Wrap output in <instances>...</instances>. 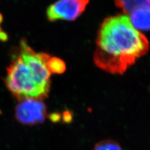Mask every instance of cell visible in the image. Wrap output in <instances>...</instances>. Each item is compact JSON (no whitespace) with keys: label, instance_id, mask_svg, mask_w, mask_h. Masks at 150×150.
<instances>
[{"label":"cell","instance_id":"1","mask_svg":"<svg viewBox=\"0 0 150 150\" xmlns=\"http://www.w3.org/2000/svg\"><path fill=\"white\" fill-rule=\"evenodd\" d=\"M149 48L147 38L134 28L128 16H110L98 32L94 63L107 73L123 74Z\"/></svg>","mask_w":150,"mask_h":150},{"label":"cell","instance_id":"2","mask_svg":"<svg viewBox=\"0 0 150 150\" xmlns=\"http://www.w3.org/2000/svg\"><path fill=\"white\" fill-rule=\"evenodd\" d=\"M51 56L36 53L25 39L20 41L6 68L4 83L19 101L31 98L43 100L48 97L51 75L46 63Z\"/></svg>","mask_w":150,"mask_h":150},{"label":"cell","instance_id":"3","mask_svg":"<svg viewBox=\"0 0 150 150\" xmlns=\"http://www.w3.org/2000/svg\"><path fill=\"white\" fill-rule=\"evenodd\" d=\"M15 115L16 121L23 125H38L46 120L47 107L42 100L28 98L19 101Z\"/></svg>","mask_w":150,"mask_h":150},{"label":"cell","instance_id":"4","mask_svg":"<svg viewBox=\"0 0 150 150\" xmlns=\"http://www.w3.org/2000/svg\"><path fill=\"white\" fill-rule=\"evenodd\" d=\"M90 0H58L46 9L48 20L74 21L84 11Z\"/></svg>","mask_w":150,"mask_h":150},{"label":"cell","instance_id":"5","mask_svg":"<svg viewBox=\"0 0 150 150\" xmlns=\"http://www.w3.org/2000/svg\"><path fill=\"white\" fill-rule=\"evenodd\" d=\"M130 21L137 30H150V9L141 8L130 13Z\"/></svg>","mask_w":150,"mask_h":150},{"label":"cell","instance_id":"6","mask_svg":"<svg viewBox=\"0 0 150 150\" xmlns=\"http://www.w3.org/2000/svg\"><path fill=\"white\" fill-rule=\"evenodd\" d=\"M116 6L125 13H130L138 8L150 9V0H115Z\"/></svg>","mask_w":150,"mask_h":150},{"label":"cell","instance_id":"7","mask_svg":"<svg viewBox=\"0 0 150 150\" xmlns=\"http://www.w3.org/2000/svg\"><path fill=\"white\" fill-rule=\"evenodd\" d=\"M46 67L51 74H63L67 69L65 62L57 57H51L46 63Z\"/></svg>","mask_w":150,"mask_h":150},{"label":"cell","instance_id":"8","mask_svg":"<svg viewBox=\"0 0 150 150\" xmlns=\"http://www.w3.org/2000/svg\"><path fill=\"white\" fill-rule=\"evenodd\" d=\"M93 150H123L120 144L111 139H106L98 142Z\"/></svg>","mask_w":150,"mask_h":150},{"label":"cell","instance_id":"9","mask_svg":"<svg viewBox=\"0 0 150 150\" xmlns=\"http://www.w3.org/2000/svg\"><path fill=\"white\" fill-rule=\"evenodd\" d=\"M72 118L73 115L69 111H66L63 112V120L65 121V122L69 123L72 120Z\"/></svg>","mask_w":150,"mask_h":150},{"label":"cell","instance_id":"10","mask_svg":"<svg viewBox=\"0 0 150 150\" xmlns=\"http://www.w3.org/2000/svg\"><path fill=\"white\" fill-rule=\"evenodd\" d=\"M8 40V35L3 30L0 31V41L2 42H5Z\"/></svg>","mask_w":150,"mask_h":150},{"label":"cell","instance_id":"11","mask_svg":"<svg viewBox=\"0 0 150 150\" xmlns=\"http://www.w3.org/2000/svg\"><path fill=\"white\" fill-rule=\"evenodd\" d=\"M3 20V16L2 15V14L0 13V25H1V23H2Z\"/></svg>","mask_w":150,"mask_h":150},{"label":"cell","instance_id":"12","mask_svg":"<svg viewBox=\"0 0 150 150\" xmlns=\"http://www.w3.org/2000/svg\"><path fill=\"white\" fill-rule=\"evenodd\" d=\"M3 30H2V28H1V26H0V31H2Z\"/></svg>","mask_w":150,"mask_h":150}]
</instances>
